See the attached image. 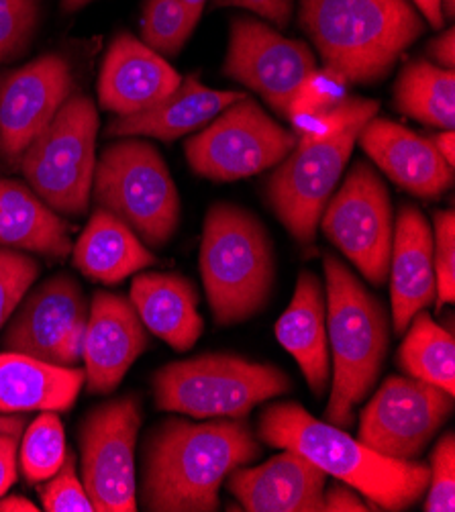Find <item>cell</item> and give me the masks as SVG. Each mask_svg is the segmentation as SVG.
Here are the masks:
<instances>
[{
  "instance_id": "14",
  "label": "cell",
  "mask_w": 455,
  "mask_h": 512,
  "mask_svg": "<svg viewBox=\"0 0 455 512\" xmlns=\"http://www.w3.org/2000/svg\"><path fill=\"white\" fill-rule=\"evenodd\" d=\"M88 309L80 284L70 274H56L25 294L3 345L7 351L72 368L82 360Z\"/></svg>"
},
{
  "instance_id": "28",
  "label": "cell",
  "mask_w": 455,
  "mask_h": 512,
  "mask_svg": "<svg viewBox=\"0 0 455 512\" xmlns=\"http://www.w3.org/2000/svg\"><path fill=\"white\" fill-rule=\"evenodd\" d=\"M394 107L400 115L423 125L453 129L455 74L425 60L409 62L394 86Z\"/></svg>"
},
{
  "instance_id": "31",
  "label": "cell",
  "mask_w": 455,
  "mask_h": 512,
  "mask_svg": "<svg viewBox=\"0 0 455 512\" xmlns=\"http://www.w3.org/2000/svg\"><path fill=\"white\" fill-rule=\"evenodd\" d=\"M198 21L200 15L190 11L182 0H145L141 39L156 54L176 58L194 33Z\"/></svg>"
},
{
  "instance_id": "18",
  "label": "cell",
  "mask_w": 455,
  "mask_h": 512,
  "mask_svg": "<svg viewBox=\"0 0 455 512\" xmlns=\"http://www.w3.org/2000/svg\"><path fill=\"white\" fill-rule=\"evenodd\" d=\"M182 82L164 56L129 33H119L103 60L98 76L100 109L129 117L158 105Z\"/></svg>"
},
{
  "instance_id": "20",
  "label": "cell",
  "mask_w": 455,
  "mask_h": 512,
  "mask_svg": "<svg viewBox=\"0 0 455 512\" xmlns=\"http://www.w3.org/2000/svg\"><path fill=\"white\" fill-rule=\"evenodd\" d=\"M358 141L396 186L417 198L437 200L453 184V168L439 156L433 141L394 121L372 117Z\"/></svg>"
},
{
  "instance_id": "42",
  "label": "cell",
  "mask_w": 455,
  "mask_h": 512,
  "mask_svg": "<svg viewBox=\"0 0 455 512\" xmlns=\"http://www.w3.org/2000/svg\"><path fill=\"white\" fill-rule=\"evenodd\" d=\"M411 3L433 29H441L455 13V0H411Z\"/></svg>"
},
{
  "instance_id": "38",
  "label": "cell",
  "mask_w": 455,
  "mask_h": 512,
  "mask_svg": "<svg viewBox=\"0 0 455 512\" xmlns=\"http://www.w3.org/2000/svg\"><path fill=\"white\" fill-rule=\"evenodd\" d=\"M423 510L453 512L455 510V435L445 433L431 453L429 494Z\"/></svg>"
},
{
  "instance_id": "34",
  "label": "cell",
  "mask_w": 455,
  "mask_h": 512,
  "mask_svg": "<svg viewBox=\"0 0 455 512\" xmlns=\"http://www.w3.org/2000/svg\"><path fill=\"white\" fill-rule=\"evenodd\" d=\"M41 266L31 255L0 247V329L7 325L29 288L39 278Z\"/></svg>"
},
{
  "instance_id": "5",
  "label": "cell",
  "mask_w": 455,
  "mask_h": 512,
  "mask_svg": "<svg viewBox=\"0 0 455 512\" xmlns=\"http://www.w3.org/2000/svg\"><path fill=\"white\" fill-rule=\"evenodd\" d=\"M200 274L219 325L256 317L276 282L274 243L264 223L237 204H213L202 231Z\"/></svg>"
},
{
  "instance_id": "21",
  "label": "cell",
  "mask_w": 455,
  "mask_h": 512,
  "mask_svg": "<svg viewBox=\"0 0 455 512\" xmlns=\"http://www.w3.org/2000/svg\"><path fill=\"white\" fill-rule=\"evenodd\" d=\"M388 274L394 333L402 335L435 300L433 229L415 204H402L398 211Z\"/></svg>"
},
{
  "instance_id": "47",
  "label": "cell",
  "mask_w": 455,
  "mask_h": 512,
  "mask_svg": "<svg viewBox=\"0 0 455 512\" xmlns=\"http://www.w3.org/2000/svg\"><path fill=\"white\" fill-rule=\"evenodd\" d=\"M88 3H92V0H62V11L64 13H76L82 7H86Z\"/></svg>"
},
{
  "instance_id": "19",
  "label": "cell",
  "mask_w": 455,
  "mask_h": 512,
  "mask_svg": "<svg viewBox=\"0 0 455 512\" xmlns=\"http://www.w3.org/2000/svg\"><path fill=\"white\" fill-rule=\"evenodd\" d=\"M327 474L305 455L282 449L258 468H237L227 490L247 512H321Z\"/></svg>"
},
{
  "instance_id": "27",
  "label": "cell",
  "mask_w": 455,
  "mask_h": 512,
  "mask_svg": "<svg viewBox=\"0 0 455 512\" xmlns=\"http://www.w3.org/2000/svg\"><path fill=\"white\" fill-rule=\"evenodd\" d=\"M0 245L64 260L72 251L68 225L23 182L0 178Z\"/></svg>"
},
{
  "instance_id": "24",
  "label": "cell",
  "mask_w": 455,
  "mask_h": 512,
  "mask_svg": "<svg viewBox=\"0 0 455 512\" xmlns=\"http://www.w3.org/2000/svg\"><path fill=\"white\" fill-rule=\"evenodd\" d=\"M86 382L84 368L56 366L15 351L0 353V413H66Z\"/></svg>"
},
{
  "instance_id": "3",
  "label": "cell",
  "mask_w": 455,
  "mask_h": 512,
  "mask_svg": "<svg viewBox=\"0 0 455 512\" xmlns=\"http://www.w3.org/2000/svg\"><path fill=\"white\" fill-rule=\"evenodd\" d=\"M298 23L349 84L382 82L425 31L411 0H300Z\"/></svg>"
},
{
  "instance_id": "11",
  "label": "cell",
  "mask_w": 455,
  "mask_h": 512,
  "mask_svg": "<svg viewBox=\"0 0 455 512\" xmlns=\"http://www.w3.org/2000/svg\"><path fill=\"white\" fill-rule=\"evenodd\" d=\"M141 400L133 394L96 406L80 427L82 484L96 512H135V449Z\"/></svg>"
},
{
  "instance_id": "2",
  "label": "cell",
  "mask_w": 455,
  "mask_h": 512,
  "mask_svg": "<svg viewBox=\"0 0 455 512\" xmlns=\"http://www.w3.org/2000/svg\"><path fill=\"white\" fill-rule=\"evenodd\" d=\"M258 437L272 447L305 455L327 476L360 492L374 508L407 510L429 486L427 464L382 455L343 429L317 421L298 402L264 408Z\"/></svg>"
},
{
  "instance_id": "40",
  "label": "cell",
  "mask_w": 455,
  "mask_h": 512,
  "mask_svg": "<svg viewBox=\"0 0 455 512\" xmlns=\"http://www.w3.org/2000/svg\"><path fill=\"white\" fill-rule=\"evenodd\" d=\"M323 506L329 512H368L370 504L347 484H335L323 492Z\"/></svg>"
},
{
  "instance_id": "36",
  "label": "cell",
  "mask_w": 455,
  "mask_h": 512,
  "mask_svg": "<svg viewBox=\"0 0 455 512\" xmlns=\"http://www.w3.org/2000/svg\"><path fill=\"white\" fill-rule=\"evenodd\" d=\"M39 498L47 512H94L88 492L76 472V457L66 453L62 468L39 486Z\"/></svg>"
},
{
  "instance_id": "26",
  "label": "cell",
  "mask_w": 455,
  "mask_h": 512,
  "mask_svg": "<svg viewBox=\"0 0 455 512\" xmlns=\"http://www.w3.org/2000/svg\"><path fill=\"white\" fill-rule=\"evenodd\" d=\"M74 266L100 284H121L156 264V255L113 213L96 209L86 229L72 245Z\"/></svg>"
},
{
  "instance_id": "15",
  "label": "cell",
  "mask_w": 455,
  "mask_h": 512,
  "mask_svg": "<svg viewBox=\"0 0 455 512\" xmlns=\"http://www.w3.org/2000/svg\"><path fill=\"white\" fill-rule=\"evenodd\" d=\"M453 396L417 378L392 376L366 404L360 441L394 459H417L451 415Z\"/></svg>"
},
{
  "instance_id": "16",
  "label": "cell",
  "mask_w": 455,
  "mask_h": 512,
  "mask_svg": "<svg viewBox=\"0 0 455 512\" xmlns=\"http://www.w3.org/2000/svg\"><path fill=\"white\" fill-rule=\"evenodd\" d=\"M74 94V74L60 54H45L0 78V160L19 164L27 145Z\"/></svg>"
},
{
  "instance_id": "45",
  "label": "cell",
  "mask_w": 455,
  "mask_h": 512,
  "mask_svg": "<svg viewBox=\"0 0 455 512\" xmlns=\"http://www.w3.org/2000/svg\"><path fill=\"white\" fill-rule=\"evenodd\" d=\"M37 504L25 496H3L0 498V512H37Z\"/></svg>"
},
{
  "instance_id": "44",
  "label": "cell",
  "mask_w": 455,
  "mask_h": 512,
  "mask_svg": "<svg viewBox=\"0 0 455 512\" xmlns=\"http://www.w3.org/2000/svg\"><path fill=\"white\" fill-rule=\"evenodd\" d=\"M435 149L439 151V156L453 168L455 164V133L453 129H441V133H437L435 139H431Z\"/></svg>"
},
{
  "instance_id": "12",
  "label": "cell",
  "mask_w": 455,
  "mask_h": 512,
  "mask_svg": "<svg viewBox=\"0 0 455 512\" xmlns=\"http://www.w3.org/2000/svg\"><path fill=\"white\" fill-rule=\"evenodd\" d=\"M364 125H353L327 141L296 143L270 174L266 184L268 204L298 243L309 245L315 241L325 204L345 172Z\"/></svg>"
},
{
  "instance_id": "6",
  "label": "cell",
  "mask_w": 455,
  "mask_h": 512,
  "mask_svg": "<svg viewBox=\"0 0 455 512\" xmlns=\"http://www.w3.org/2000/svg\"><path fill=\"white\" fill-rule=\"evenodd\" d=\"M160 411L196 421L245 419L266 400L290 392V376L235 353H205L160 368L151 380Z\"/></svg>"
},
{
  "instance_id": "17",
  "label": "cell",
  "mask_w": 455,
  "mask_h": 512,
  "mask_svg": "<svg viewBox=\"0 0 455 512\" xmlns=\"http://www.w3.org/2000/svg\"><path fill=\"white\" fill-rule=\"evenodd\" d=\"M149 349V335L129 298L94 292L84 333V372L90 394H111Z\"/></svg>"
},
{
  "instance_id": "43",
  "label": "cell",
  "mask_w": 455,
  "mask_h": 512,
  "mask_svg": "<svg viewBox=\"0 0 455 512\" xmlns=\"http://www.w3.org/2000/svg\"><path fill=\"white\" fill-rule=\"evenodd\" d=\"M427 51H429V56L437 62V66L453 70V66H455V33H453V29H447L439 37H435L429 43Z\"/></svg>"
},
{
  "instance_id": "37",
  "label": "cell",
  "mask_w": 455,
  "mask_h": 512,
  "mask_svg": "<svg viewBox=\"0 0 455 512\" xmlns=\"http://www.w3.org/2000/svg\"><path fill=\"white\" fill-rule=\"evenodd\" d=\"M433 268L437 311L455 300V217L451 211L435 213Z\"/></svg>"
},
{
  "instance_id": "41",
  "label": "cell",
  "mask_w": 455,
  "mask_h": 512,
  "mask_svg": "<svg viewBox=\"0 0 455 512\" xmlns=\"http://www.w3.org/2000/svg\"><path fill=\"white\" fill-rule=\"evenodd\" d=\"M17 451L19 437L0 435V498L9 492L17 480Z\"/></svg>"
},
{
  "instance_id": "13",
  "label": "cell",
  "mask_w": 455,
  "mask_h": 512,
  "mask_svg": "<svg viewBox=\"0 0 455 512\" xmlns=\"http://www.w3.org/2000/svg\"><path fill=\"white\" fill-rule=\"evenodd\" d=\"M315 68V51L305 41L251 17L231 21L223 74L258 92L280 117L288 115L292 96Z\"/></svg>"
},
{
  "instance_id": "23",
  "label": "cell",
  "mask_w": 455,
  "mask_h": 512,
  "mask_svg": "<svg viewBox=\"0 0 455 512\" xmlns=\"http://www.w3.org/2000/svg\"><path fill=\"white\" fill-rule=\"evenodd\" d=\"M278 343L294 357L315 396L329 386V337L321 280L313 272H300L288 309L274 327Z\"/></svg>"
},
{
  "instance_id": "22",
  "label": "cell",
  "mask_w": 455,
  "mask_h": 512,
  "mask_svg": "<svg viewBox=\"0 0 455 512\" xmlns=\"http://www.w3.org/2000/svg\"><path fill=\"white\" fill-rule=\"evenodd\" d=\"M243 96V92L213 90L196 76H186L180 86L158 105L129 117L113 119L107 125V135L176 141L186 133H194L209 125L221 111Z\"/></svg>"
},
{
  "instance_id": "1",
  "label": "cell",
  "mask_w": 455,
  "mask_h": 512,
  "mask_svg": "<svg viewBox=\"0 0 455 512\" xmlns=\"http://www.w3.org/2000/svg\"><path fill=\"white\" fill-rule=\"evenodd\" d=\"M243 419H166L143 443L141 506L149 512H213L223 482L260 457Z\"/></svg>"
},
{
  "instance_id": "39",
  "label": "cell",
  "mask_w": 455,
  "mask_h": 512,
  "mask_svg": "<svg viewBox=\"0 0 455 512\" xmlns=\"http://www.w3.org/2000/svg\"><path fill=\"white\" fill-rule=\"evenodd\" d=\"M225 7L247 9L262 19H268L278 29H286L294 13V0H213V9Z\"/></svg>"
},
{
  "instance_id": "25",
  "label": "cell",
  "mask_w": 455,
  "mask_h": 512,
  "mask_svg": "<svg viewBox=\"0 0 455 512\" xmlns=\"http://www.w3.org/2000/svg\"><path fill=\"white\" fill-rule=\"evenodd\" d=\"M129 300L145 329L180 353L192 349L205 329L196 288L184 276L139 274L133 278Z\"/></svg>"
},
{
  "instance_id": "7",
  "label": "cell",
  "mask_w": 455,
  "mask_h": 512,
  "mask_svg": "<svg viewBox=\"0 0 455 512\" xmlns=\"http://www.w3.org/2000/svg\"><path fill=\"white\" fill-rule=\"evenodd\" d=\"M96 209L119 217L147 247H164L180 225V194L162 153L127 137L109 145L94 168Z\"/></svg>"
},
{
  "instance_id": "8",
  "label": "cell",
  "mask_w": 455,
  "mask_h": 512,
  "mask_svg": "<svg viewBox=\"0 0 455 512\" xmlns=\"http://www.w3.org/2000/svg\"><path fill=\"white\" fill-rule=\"evenodd\" d=\"M98 113L86 94H72L27 145L19 168L29 188L64 217H84L92 198Z\"/></svg>"
},
{
  "instance_id": "35",
  "label": "cell",
  "mask_w": 455,
  "mask_h": 512,
  "mask_svg": "<svg viewBox=\"0 0 455 512\" xmlns=\"http://www.w3.org/2000/svg\"><path fill=\"white\" fill-rule=\"evenodd\" d=\"M349 80L333 68H315L302 84L298 86L296 94L288 107L290 113H319L341 105L343 100L349 98ZM286 115V117H288Z\"/></svg>"
},
{
  "instance_id": "32",
  "label": "cell",
  "mask_w": 455,
  "mask_h": 512,
  "mask_svg": "<svg viewBox=\"0 0 455 512\" xmlns=\"http://www.w3.org/2000/svg\"><path fill=\"white\" fill-rule=\"evenodd\" d=\"M380 105L372 98H347L341 105L319 111V113H290L286 119L290 121L296 143L309 145L337 137L345 129L368 123L372 117L378 115Z\"/></svg>"
},
{
  "instance_id": "46",
  "label": "cell",
  "mask_w": 455,
  "mask_h": 512,
  "mask_svg": "<svg viewBox=\"0 0 455 512\" xmlns=\"http://www.w3.org/2000/svg\"><path fill=\"white\" fill-rule=\"evenodd\" d=\"M25 425H27L25 417H15V415L0 413V435L21 437L23 431H25Z\"/></svg>"
},
{
  "instance_id": "10",
  "label": "cell",
  "mask_w": 455,
  "mask_h": 512,
  "mask_svg": "<svg viewBox=\"0 0 455 512\" xmlns=\"http://www.w3.org/2000/svg\"><path fill=\"white\" fill-rule=\"evenodd\" d=\"M325 237L374 286L388 280L394 217L386 184L378 172L358 162L331 194L321 221Z\"/></svg>"
},
{
  "instance_id": "48",
  "label": "cell",
  "mask_w": 455,
  "mask_h": 512,
  "mask_svg": "<svg viewBox=\"0 0 455 512\" xmlns=\"http://www.w3.org/2000/svg\"><path fill=\"white\" fill-rule=\"evenodd\" d=\"M182 3H184L190 11H194L196 15H202V9H205V5L209 3V0H182Z\"/></svg>"
},
{
  "instance_id": "4",
  "label": "cell",
  "mask_w": 455,
  "mask_h": 512,
  "mask_svg": "<svg viewBox=\"0 0 455 512\" xmlns=\"http://www.w3.org/2000/svg\"><path fill=\"white\" fill-rule=\"evenodd\" d=\"M327 280V337L331 349V396L325 421L347 429L353 411L366 400L382 372L390 325L388 313L376 298L333 253L323 258Z\"/></svg>"
},
{
  "instance_id": "9",
  "label": "cell",
  "mask_w": 455,
  "mask_h": 512,
  "mask_svg": "<svg viewBox=\"0 0 455 512\" xmlns=\"http://www.w3.org/2000/svg\"><path fill=\"white\" fill-rule=\"evenodd\" d=\"M296 135L278 125L247 94L184 143L190 168L213 182H235L278 166Z\"/></svg>"
},
{
  "instance_id": "29",
  "label": "cell",
  "mask_w": 455,
  "mask_h": 512,
  "mask_svg": "<svg viewBox=\"0 0 455 512\" xmlns=\"http://www.w3.org/2000/svg\"><path fill=\"white\" fill-rule=\"evenodd\" d=\"M398 349V366L411 378L455 394V341L451 331L419 311L404 331Z\"/></svg>"
},
{
  "instance_id": "33",
  "label": "cell",
  "mask_w": 455,
  "mask_h": 512,
  "mask_svg": "<svg viewBox=\"0 0 455 512\" xmlns=\"http://www.w3.org/2000/svg\"><path fill=\"white\" fill-rule=\"evenodd\" d=\"M41 23V0H0V64L25 56Z\"/></svg>"
},
{
  "instance_id": "30",
  "label": "cell",
  "mask_w": 455,
  "mask_h": 512,
  "mask_svg": "<svg viewBox=\"0 0 455 512\" xmlns=\"http://www.w3.org/2000/svg\"><path fill=\"white\" fill-rule=\"evenodd\" d=\"M66 435L58 413L43 411L25 431L21 441V472L27 484L52 478L66 459Z\"/></svg>"
}]
</instances>
